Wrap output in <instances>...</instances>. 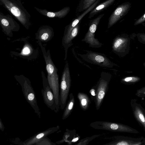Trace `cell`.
Listing matches in <instances>:
<instances>
[{"label": "cell", "instance_id": "23", "mask_svg": "<svg viewBox=\"0 0 145 145\" xmlns=\"http://www.w3.org/2000/svg\"><path fill=\"white\" fill-rule=\"evenodd\" d=\"M77 96L81 108L84 111L86 110L91 103L90 99L88 95L84 93L79 92Z\"/></svg>", "mask_w": 145, "mask_h": 145}, {"label": "cell", "instance_id": "25", "mask_svg": "<svg viewBox=\"0 0 145 145\" xmlns=\"http://www.w3.org/2000/svg\"><path fill=\"white\" fill-rule=\"evenodd\" d=\"M140 79V77L137 76H128L122 78L121 82L126 84H134L139 81Z\"/></svg>", "mask_w": 145, "mask_h": 145}, {"label": "cell", "instance_id": "26", "mask_svg": "<svg viewBox=\"0 0 145 145\" xmlns=\"http://www.w3.org/2000/svg\"><path fill=\"white\" fill-rule=\"evenodd\" d=\"M56 144L52 142L51 140L46 137L35 144V145H55Z\"/></svg>", "mask_w": 145, "mask_h": 145}, {"label": "cell", "instance_id": "15", "mask_svg": "<svg viewBox=\"0 0 145 145\" xmlns=\"http://www.w3.org/2000/svg\"><path fill=\"white\" fill-rule=\"evenodd\" d=\"M59 129V126L57 125L56 127H52L45 130L38 132L23 142L22 144L35 145L43 138L57 131Z\"/></svg>", "mask_w": 145, "mask_h": 145}, {"label": "cell", "instance_id": "4", "mask_svg": "<svg viewBox=\"0 0 145 145\" xmlns=\"http://www.w3.org/2000/svg\"><path fill=\"white\" fill-rule=\"evenodd\" d=\"M71 82L69 64L67 61L62 73L60 86V108L62 110L64 109L67 104Z\"/></svg>", "mask_w": 145, "mask_h": 145}, {"label": "cell", "instance_id": "2", "mask_svg": "<svg viewBox=\"0 0 145 145\" xmlns=\"http://www.w3.org/2000/svg\"><path fill=\"white\" fill-rule=\"evenodd\" d=\"M0 4L12 14L27 29L31 25V16L21 0H0Z\"/></svg>", "mask_w": 145, "mask_h": 145}, {"label": "cell", "instance_id": "1", "mask_svg": "<svg viewBox=\"0 0 145 145\" xmlns=\"http://www.w3.org/2000/svg\"><path fill=\"white\" fill-rule=\"evenodd\" d=\"M42 53L46 63L47 72V79L50 86L52 91L56 104V112H57L60 108L59 93V76L58 70L53 62L51 58L49 50L47 51L42 44V42L38 41Z\"/></svg>", "mask_w": 145, "mask_h": 145}, {"label": "cell", "instance_id": "31", "mask_svg": "<svg viewBox=\"0 0 145 145\" xmlns=\"http://www.w3.org/2000/svg\"><path fill=\"white\" fill-rule=\"evenodd\" d=\"M143 144H145V138H144L143 140Z\"/></svg>", "mask_w": 145, "mask_h": 145}, {"label": "cell", "instance_id": "11", "mask_svg": "<svg viewBox=\"0 0 145 145\" xmlns=\"http://www.w3.org/2000/svg\"><path fill=\"white\" fill-rule=\"evenodd\" d=\"M41 74L43 87L41 90V93L44 103L48 107L56 112V104L53 92L44 72L42 71Z\"/></svg>", "mask_w": 145, "mask_h": 145}, {"label": "cell", "instance_id": "12", "mask_svg": "<svg viewBox=\"0 0 145 145\" xmlns=\"http://www.w3.org/2000/svg\"><path fill=\"white\" fill-rule=\"evenodd\" d=\"M131 5L129 2H126L118 6L109 18L108 28L113 26L126 14L131 7Z\"/></svg>", "mask_w": 145, "mask_h": 145}, {"label": "cell", "instance_id": "22", "mask_svg": "<svg viewBox=\"0 0 145 145\" xmlns=\"http://www.w3.org/2000/svg\"><path fill=\"white\" fill-rule=\"evenodd\" d=\"M75 103L74 97L72 93L69 94V99L67 103L62 116V119L64 120L70 115L73 109Z\"/></svg>", "mask_w": 145, "mask_h": 145}, {"label": "cell", "instance_id": "5", "mask_svg": "<svg viewBox=\"0 0 145 145\" xmlns=\"http://www.w3.org/2000/svg\"><path fill=\"white\" fill-rule=\"evenodd\" d=\"M112 74L110 73L103 71L96 85L95 93V104L96 109H99L108 89Z\"/></svg>", "mask_w": 145, "mask_h": 145}, {"label": "cell", "instance_id": "21", "mask_svg": "<svg viewBox=\"0 0 145 145\" xmlns=\"http://www.w3.org/2000/svg\"><path fill=\"white\" fill-rule=\"evenodd\" d=\"M34 52H36V50L32 45L28 42H25L21 52L16 55L23 58H29L32 56L34 55Z\"/></svg>", "mask_w": 145, "mask_h": 145}, {"label": "cell", "instance_id": "29", "mask_svg": "<svg viewBox=\"0 0 145 145\" xmlns=\"http://www.w3.org/2000/svg\"><path fill=\"white\" fill-rule=\"evenodd\" d=\"M144 22H145V13L135 22L134 25H137L143 23Z\"/></svg>", "mask_w": 145, "mask_h": 145}, {"label": "cell", "instance_id": "28", "mask_svg": "<svg viewBox=\"0 0 145 145\" xmlns=\"http://www.w3.org/2000/svg\"><path fill=\"white\" fill-rule=\"evenodd\" d=\"M136 35L138 41L140 43L145 44V33H138Z\"/></svg>", "mask_w": 145, "mask_h": 145}, {"label": "cell", "instance_id": "19", "mask_svg": "<svg viewBox=\"0 0 145 145\" xmlns=\"http://www.w3.org/2000/svg\"><path fill=\"white\" fill-rule=\"evenodd\" d=\"M80 29L79 24H78L72 30L68 37L64 40L62 41V45L64 48L65 55L64 60H66L68 48L73 45L72 40L78 33Z\"/></svg>", "mask_w": 145, "mask_h": 145}, {"label": "cell", "instance_id": "7", "mask_svg": "<svg viewBox=\"0 0 145 145\" xmlns=\"http://www.w3.org/2000/svg\"><path fill=\"white\" fill-rule=\"evenodd\" d=\"M86 54H78L85 61L100 67L112 68L114 65V64L104 54L91 51H86Z\"/></svg>", "mask_w": 145, "mask_h": 145}, {"label": "cell", "instance_id": "8", "mask_svg": "<svg viewBox=\"0 0 145 145\" xmlns=\"http://www.w3.org/2000/svg\"><path fill=\"white\" fill-rule=\"evenodd\" d=\"M104 15V14H101L90 21L88 31L84 38L81 40L88 44L90 47L99 48L101 47L102 45V43L100 42L97 39L95 38V35L97 26Z\"/></svg>", "mask_w": 145, "mask_h": 145}, {"label": "cell", "instance_id": "17", "mask_svg": "<svg viewBox=\"0 0 145 145\" xmlns=\"http://www.w3.org/2000/svg\"><path fill=\"white\" fill-rule=\"evenodd\" d=\"M115 140L109 144L115 145H141L143 144V137L133 138L123 136L115 137Z\"/></svg>", "mask_w": 145, "mask_h": 145}, {"label": "cell", "instance_id": "24", "mask_svg": "<svg viewBox=\"0 0 145 145\" xmlns=\"http://www.w3.org/2000/svg\"><path fill=\"white\" fill-rule=\"evenodd\" d=\"M97 0H80L78 7V11H84L92 5Z\"/></svg>", "mask_w": 145, "mask_h": 145}, {"label": "cell", "instance_id": "27", "mask_svg": "<svg viewBox=\"0 0 145 145\" xmlns=\"http://www.w3.org/2000/svg\"><path fill=\"white\" fill-rule=\"evenodd\" d=\"M136 95L139 97L143 98L145 97V86L138 89Z\"/></svg>", "mask_w": 145, "mask_h": 145}, {"label": "cell", "instance_id": "3", "mask_svg": "<svg viewBox=\"0 0 145 145\" xmlns=\"http://www.w3.org/2000/svg\"><path fill=\"white\" fill-rule=\"evenodd\" d=\"M14 77L21 86L25 99L33 108L39 118H40L41 113L37 105L35 93L29 80L23 75H15Z\"/></svg>", "mask_w": 145, "mask_h": 145}, {"label": "cell", "instance_id": "6", "mask_svg": "<svg viewBox=\"0 0 145 145\" xmlns=\"http://www.w3.org/2000/svg\"><path fill=\"white\" fill-rule=\"evenodd\" d=\"M90 125L97 129L105 130L113 132L138 134V131L125 125L107 121H97L91 123Z\"/></svg>", "mask_w": 145, "mask_h": 145}, {"label": "cell", "instance_id": "20", "mask_svg": "<svg viewBox=\"0 0 145 145\" xmlns=\"http://www.w3.org/2000/svg\"><path fill=\"white\" fill-rule=\"evenodd\" d=\"M116 0H106L100 4H98L90 12L88 18L91 19L95 15L100 13L112 5Z\"/></svg>", "mask_w": 145, "mask_h": 145}, {"label": "cell", "instance_id": "10", "mask_svg": "<svg viewBox=\"0 0 145 145\" xmlns=\"http://www.w3.org/2000/svg\"><path fill=\"white\" fill-rule=\"evenodd\" d=\"M0 24L2 31L7 35L12 37V32L18 31L20 28L19 24L9 14L0 12Z\"/></svg>", "mask_w": 145, "mask_h": 145}, {"label": "cell", "instance_id": "9", "mask_svg": "<svg viewBox=\"0 0 145 145\" xmlns=\"http://www.w3.org/2000/svg\"><path fill=\"white\" fill-rule=\"evenodd\" d=\"M130 42L128 35L124 34L117 36L113 41L112 51L120 57L125 56L129 52Z\"/></svg>", "mask_w": 145, "mask_h": 145}, {"label": "cell", "instance_id": "13", "mask_svg": "<svg viewBox=\"0 0 145 145\" xmlns=\"http://www.w3.org/2000/svg\"><path fill=\"white\" fill-rule=\"evenodd\" d=\"M101 0H97L89 8L84 11L83 13L72 21L65 27L63 36L62 41L65 40L69 35L72 29L79 24L82 19L88 13L90 12L93 8L100 3Z\"/></svg>", "mask_w": 145, "mask_h": 145}, {"label": "cell", "instance_id": "33", "mask_svg": "<svg viewBox=\"0 0 145 145\" xmlns=\"http://www.w3.org/2000/svg\"></svg>", "mask_w": 145, "mask_h": 145}, {"label": "cell", "instance_id": "30", "mask_svg": "<svg viewBox=\"0 0 145 145\" xmlns=\"http://www.w3.org/2000/svg\"><path fill=\"white\" fill-rule=\"evenodd\" d=\"M5 129V127L4 126L2 121L1 118H0V129L2 131H3Z\"/></svg>", "mask_w": 145, "mask_h": 145}, {"label": "cell", "instance_id": "14", "mask_svg": "<svg viewBox=\"0 0 145 145\" xmlns=\"http://www.w3.org/2000/svg\"><path fill=\"white\" fill-rule=\"evenodd\" d=\"M131 105L134 116L145 131V110L136 99H132Z\"/></svg>", "mask_w": 145, "mask_h": 145}, {"label": "cell", "instance_id": "32", "mask_svg": "<svg viewBox=\"0 0 145 145\" xmlns=\"http://www.w3.org/2000/svg\"><path fill=\"white\" fill-rule=\"evenodd\" d=\"M143 65L144 66V67H145V62L144 63H143Z\"/></svg>", "mask_w": 145, "mask_h": 145}, {"label": "cell", "instance_id": "16", "mask_svg": "<svg viewBox=\"0 0 145 145\" xmlns=\"http://www.w3.org/2000/svg\"><path fill=\"white\" fill-rule=\"evenodd\" d=\"M54 35L52 27L48 25L40 27L35 33L36 39L41 42H47L50 40Z\"/></svg>", "mask_w": 145, "mask_h": 145}, {"label": "cell", "instance_id": "18", "mask_svg": "<svg viewBox=\"0 0 145 145\" xmlns=\"http://www.w3.org/2000/svg\"><path fill=\"white\" fill-rule=\"evenodd\" d=\"M35 9L40 14L49 18H62L65 17L69 12L70 8L65 7L59 11L56 12L49 11L46 9H42L34 6Z\"/></svg>", "mask_w": 145, "mask_h": 145}]
</instances>
